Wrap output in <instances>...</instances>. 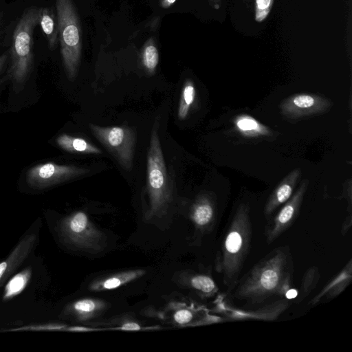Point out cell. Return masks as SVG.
<instances>
[{
	"mask_svg": "<svg viewBox=\"0 0 352 352\" xmlns=\"http://www.w3.org/2000/svg\"><path fill=\"white\" fill-rule=\"evenodd\" d=\"M294 265L288 247L272 250L236 283L234 297L248 304H261L285 296L292 287Z\"/></svg>",
	"mask_w": 352,
	"mask_h": 352,
	"instance_id": "1",
	"label": "cell"
},
{
	"mask_svg": "<svg viewBox=\"0 0 352 352\" xmlns=\"http://www.w3.org/2000/svg\"><path fill=\"white\" fill-rule=\"evenodd\" d=\"M252 238L250 206L241 203L228 220L214 261L216 271L221 274L228 292L233 290L239 279Z\"/></svg>",
	"mask_w": 352,
	"mask_h": 352,
	"instance_id": "2",
	"label": "cell"
},
{
	"mask_svg": "<svg viewBox=\"0 0 352 352\" xmlns=\"http://www.w3.org/2000/svg\"><path fill=\"white\" fill-rule=\"evenodd\" d=\"M39 14L40 8L25 9L14 28L6 78L15 85H23L32 70L34 31L39 23Z\"/></svg>",
	"mask_w": 352,
	"mask_h": 352,
	"instance_id": "3",
	"label": "cell"
},
{
	"mask_svg": "<svg viewBox=\"0 0 352 352\" xmlns=\"http://www.w3.org/2000/svg\"><path fill=\"white\" fill-rule=\"evenodd\" d=\"M159 120L155 119L147 154L148 218L166 212L171 201V189L158 135Z\"/></svg>",
	"mask_w": 352,
	"mask_h": 352,
	"instance_id": "4",
	"label": "cell"
},
{
	"mask_svg": "<svg viewBox=\"0 0 352 352\" xmlns=\"http://www.w3.org/2000/svg\"><path fill=\"white\" fill-rule=\"evenodd\" d=\"M60 53L67 78L78 73L81 56L80 21L72 0H55Z\"/></svg>",
	"mask_w": 352,
	"mask_h": 352,
	"instance_id": "5",
	"label": "cell"
},
{
	"mask_svg": "<svg viewBox=\"0 0 352 352\" xmlns=\"http://www.w3.org/2000/svg\"><path fill=\"white\" fill-rule=\"evenodd\" d=\"M60 232L66 243L81 250L100 252L106 245V236L82 211L65 217L60 222Z\"/></svg>",
	"mask_w": 352,
	"mask_h": 352,
	"instance_id": "6",
	"label": "cell"
},
{
	"mask_svg": "<svg viewBox=\"0 0 352 352\" xmlns=\"http://www.w3.org/2000/svg\"><path fill=\"white\" fill-rule=\"evenodd\" d=\"M89 126L120 165L126 170H131L136 142L135 130L124 126L105 127L91 123Z\"/></svg>",
	"mask_w": 352,
	"mask_h": 352,
	"instance_id": "7",
	"label": "cell"
},
{
	"mask_svg": "<svg viewBox=\"0 0 352 352\" xmlns=\"http://www.w3.org/2000/svg\"><path fill=\"white\" fill-rule=\"evenodd\" d=\"M88 172V169L77 166L47 162L29 169L26 173V182L32 188H45L80 177Z\"/></svg>",
	"mask_w": 352,
	"mask_h": 352,
	"instance_id": "8",
	"label": "cell"
},
{
	"mask_svg": "<svg viewBox=\"0 0 352 352\" xmlns=\"http://www.w3.org/2000/svg\"><path fill=\"white\" fill-rule=\"evenodd\" d=\"M308 186L309 180L304 179L296 192L267 223L264 231L267 243H273L292 226L299 214Z\"/></svg>",
	"mask_w": 352,
	"mask_h": 352,
	"instance_id": "9",
	"label": "cell"
},
{
	"mask_svg": "<svg viewBox=\"0 0 352 352\" xmlns=\"http://www.w3.org/2000/svg\"><path fill=\"white\" fill-rule=\"evenodd\" d=\"M333 105L331 100L313 94H296L283 100L281 113L289 119H299L327 112Z\"/></svg>",
	"mask_w": 352,
	"mask_h": 352,
	"instance_id": "10",
	"label": "cell"
},
{
	"mask_svg": "<svg viewBox=\"0 0 352 352\" xmlns=\"http://www.w3.org/2000/svg\"><path fill=\"white\" fill-rule=\"evenodd\" d=\"M289 302L281 298L271 304L254 309H242L231 307L225 300L219 298L216 300L217 313L223 316L224 320H276L288 307Z\"/></svg>",
	"mask_w": 352,
	"mask_h": 352,
	"instance_id": "11",
	"label": "cell"
},
{
	"mask_svg": "<svg viewBox=\"0 0 352 352\" xmlns=\"http://www.w3.org/2000/svg\"><path fill=\"white\" fill-rule=\"evenodd\" d=\"M36 241V235L34 233L26 234L9 255L0 262V287L28 258L34 247Z\"/></svg>",
	"mask_w": 352,
	"mask_h": 352,
	"instance_id": "12",
	"label": "cell"
},
{
	"mask_svg": "<svg viewBox=\"0 0 352 352\" xmlns=\"http://www.w3.org/2000/svg\"><path fill=\"white\" fill-rule=\"evenodd\" d=\"M190 218L197 230L203 233L211 231L217 219V208L213 199L208 195L199 197L191 207Z\"/></svg>",
	"mask_w": 352,
	"mask_h": 352,
	"instance_id": "13",
	"label": "cell"
},
{
	"mask_svg": "<svg viewBox=\"0 0 352 352\" xmlns=\"http://www.w3.org/2000/svg\"><path fill=\"white\" fill-rule=\"evenodd\" d=\"M352 280V259L350 258L342 270L335 275L309 302L316 305L324 300H331L339 296Z\"/></svg>",
	"mask_w": 352,
	"mask_h": 352,
	"instance_id": "14",
	"label": "cell"
},
{
	"mask_svg": "<svg viewBox=\"0 0 352 352\" xmlns=\"http://www.w3.org/2000/svg\"><path fill=\"white\" fill-rule=\"evenodd\" d=\"M300 175V168H296L276 186L266 202L264 208L265 217L271 216L280 205L285 204L292 197Z\"/></svg>",
	"mask_w": 352,
	"mask_h": 352,
	"instance_id": "15",
	"label": "cell"
},
{
	"mask_svg": "<svg viewBox=\"0 0 352 352\" xmlns=\"http://www.w3.org/2000/svg\"><path fill=\"white\" fill-rule=\"evenodd\" d=\"M106 308V302L96 298H85L68 305L65 309L64 314L78 322H85L99 316Z\"/></svg>",
	"mask_w": 352,
	"mask_h": 352,
	"instance_id": "16",
	"label": "cell"
},
{
	"mask_svg": "<svg viewBox=\"0 0 352 352\" xmlns=\"http://www.w3.org/2000/svg\"><path fill=\"white\" fill-rule=\"evenodd\" d=\"M145 273L144 270L140 269L114 273L95 280L89 288L94 292L114 289L144 276Z\"/></svg>",
	"mask_w": 352,
	"mask_h": 352,
	"instance_id": "17",
	"label": "cell"
},
{
	"mask_svg": "<svg viewBox=\"0 0 352 352\" xmlns=\"http://www.w3.org/2000/svg\"><path fill=\"white\" fill-rule=\"evenodd\" d=\"M186 285L204 298H210L217 294L218 286L208 274H192L186 278Z\"/></svg>",
	"mask_w": 352,
	"mask_h": 352,
	"instance_id": "18",
	"label": "cell"
},
{
	"mask_svg": "<svg viewBox=\"0 0 352 352\" xmlns=\"http://www.w3.org/2000/svg\"><path fill=\"white\" fill-rule=\"evenodd\" d=\"M56 143L62 149L69 153L101 154L102 151L86 140L67 134H61L56 138Z\"/></svg>",
	"mask_w": 352,
	"mask_h": 352,
	"instance_id": "19",
	"label": "cell"
},
{
	"mask_svg": "<svg viewBox=\"0 0 352 352\" xmlns=\"http://www.w3.org/2000/svg\"><path fill=\"white\" fill-rule=\"evenodd\" d=\"M39 23L51 50L55 47L58 34L57 16L51 8H40Z\"/></svg>",
	"mask_w": 352,
	"mask_h": 352,
	"instance_id": "20",
	"label": "cell"
},
{
	"mask_svg": "<svg viewBox=\"0 0 352 352\" xmlns=\"http://www.w3.org/2000/svg\"><path fill=\"white\" fill-rule=\"evenodd\" d=\"M32 274L31 267H26L14 274L6 283L3 293V300L7 301L19 295L26 288Z\"/></svg>",
	"mask_w": 352,
	"mask_h": 352,
	"instance_id": "21",
	"label": "cell"
},
{
	"mask_svg": "<svg viewBox=\"0 0 352 352\" xmlns=\"http://www.w3.org/2000/svg\"><path fill=\"white\" fill-rule=\"evenodd\" d=\"M234 122L238 131L246 137L270 135L271 133L269 128L248 115L237 116Z\"/></svg>",
	"mask_w": 352,
	"mask_h": 352,
	"instance_id": "22",
	"label": "cell"
},
{
	"mask_svg": "<svg viewBox=\"0 0 352 352\" xmlns=\"http://www.w3.org/2000/svg\"><path fill=\"white\" fill-rule=\"evenodd\" d=\"M320 279V270L316 266L309 267L303 274L297 294L296 303H300L307 298L317 287Z\"/></svg>",
	"mask_w": 352,
	"mask_h": 352,
	"instance_id": "23",
	"label": "cell"
},
{
	"mask_svg": "<svg viewBox=\"0 0 352 352\" xmlns=\"http://www.w3.org/2000/svg\"><path fill=\"white\" fill-rule=\"evenodd\" d=\"M195 88L192 82L188 80L182 89L178 109V118L180 120H184L187 117L190 107L195 100Z\"/></svg>",
	"mask_w": 352,
	"mask_h": 352,
	"instance_id": "24",
	"label": "cell"
},
{
	"mask_svg": "<svg viewBox=\"0 0 352 352\" xmlns=\"http://www.w3.org/2000/svg\"><path fill=\"white\" fill-rule=\"evenodd\" d=\"M159 60L158 52L156 47L153 43L146 45L143 52V64L148 72L152 74Z\"/></svg>",
	"mask_w": 352,
	"mask_h": 352,
	"instance_id": "25",
	"label": "cell"
},
{
	"mask_svg": "<svg viewBox=\"0 0 352 352\" xmlns=\"http://www.w3.org/2000/svg\"><path fill=\"white\" fill-rule=\"evenodd\" d=\"M67 326L62 323L47 322L25 325L8 331H65Z\"/></svg>",
	"mask_w": 352,
	"mask_h": 352,
	"instance_id": "26",
	"label": "cell"
},
{
	"mask_svg": "<svg viewBox=\"0 0 352 352\" xmlns=\"http://www.w3.org/2000/svg\"><path fill=\"white\" fill-rule=\"evenodd\" d=\"M274 0H255V21L261 23L268 16Z\"/></svg>",
	"mask_w": 352,
	"mask_h": 352,
	"instance_id": "27",
	"label": "cell"
},
{
	"mask_svg": "<svg viewBox=\"0 0 352 352\" xmlns=\"http://www.w3.org/2000/svg\"><path fill=\"white\" fill-rule=\"evenodd\" d=\"M118 328L124 331H139L142 329V327L139 323L132 320L121 322L119 326H118Z\"/></svg>",
	"mask_w": 352,
	"mask_h": 352,
	"instance_id": "28",
	"label": "cell"
},
{
	"mask_svg": "<svg viewBox=\"0 0 352 352\" xmlns=\"http://www.w3.org/2000/svg\"><path fill=\"white\" fill-rule=\"evenodd\" d=\"M352 225V217L351 214H349L344 219L341 226V232L342 235H345L350 230Z\"/></svg>",
	"mask_w": 352,
	"mask_h": 352,
	"instance_id": "29",
	"label": "cell"
},
{
	"mask_svg": "<svg viewBox=\"0 0 352 352\" xmlns=\"http://www.w3.org/2000/svg\"><path fill=\"white\" fill-rule=\"evenodd\" d=\"M10 58V51H6L0 55V74L2 72L3 68L8 62Z\"/></svg>",
	"mask_w": 352,
	"mask_h": 352,
	"instance_id": "30",
	"label": "cell"
},
{
	"mask_svg": "<svg viewBox=\"0 0 352 352\" xmlns=\"http://www.w3.org/2000/svg\"><path fill=\"white\" fill-rule=\"evenodd\" d=\"M94 329L82 326H67L66 331H89Z\"/></svg>",
	"mask_w": 352,
	"mask_h": 352,
	"instance_id": "31",
	"label": "cell"
},
{
	"mask_svg": "<svg viewBox=\"0 0 352 352\" xmlns=\"http://www.w3.org/2000/svg\"><path fill=\"white\" fill-rule=\"evenodd\" d=\"M210 6L214 10H219L221 6V0H209Z\"/></svg>",
	"mask_w": 352,
	"mask_h": 352,
	"instance_id": "32",
	"label": "cell"
},
{
	"mask_svg": "<svg viewBox=\"0 0 352 352\" xmlns=\"http://www.w3.org/2000/svg\"><path fill=\"white\" fill-rule=\"evenodd\" d=\"M176 0H162V6L164 8H169Z\"/></svg>",
	"mask_w": 352,
	"mask_h": 352,
	"instance_id": "33",
	"label": "cell"
},
{
	"mask_svg": "<svg viewBox=\"0 0 352 352\" xmlns=\"http://www.w3.org/2000/svg\"><path fill=\"white\" fill-rule=\"evenodd\" d=\"M1 18H2V12L0 13V25H1Z\"/></svg>",
	"mask_w": 352,
	"mask_h": 352,
	"instance_id": "34",
	"label": "cell"
}]
</instances>
